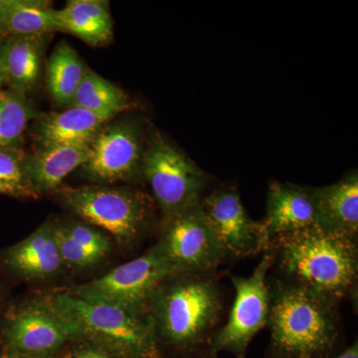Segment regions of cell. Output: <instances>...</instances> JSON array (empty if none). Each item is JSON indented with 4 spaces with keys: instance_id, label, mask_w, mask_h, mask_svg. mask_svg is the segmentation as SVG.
<instances>
[{
    "instance_id": "6da1fadb",
    "label": "cell",
    "mask_w": 358,
    "mask_h": 358,
    "mask_svg": "<svg viewBox=\"0 0 358 358\" xmlns=\"http://www.w3.org/2000/svg\"><path fill=\"white\" fill-rule=\"evenodd\" d=\"M355 237L313 226L273 239L289 285L334 303L345 298L357 277Z\"/></svg>"
},
{
    "instance_id": "7a4b0ae2",
    "label": "cell",
    "mask_w": 358,
    "mask_h": 358,
    "mask_svg": "<svg viewBox=\"0 0 358 358\" xmlns=\"http://www.w3.org/2000/svg\"><path fill=\"white\" fill-rule=\"evenodd\" d=\"M221 296L203 275H176L157 288L148 307L157 334L171 345H194L217 322Z\"/></svg>"
},
{
    "instance_id": "3957f363",
    "label": "cell",
    "mask_w": 358,
    "mask_h": 358,
    "mask_svg": "<svg viewBox=\"0 0 358 358\" xmlns=\"http://www.w3.org/2000/svg\"><path fill=\"white\" fill-rule=\"evenodd\" d=\"M52 299L76 324L80 338L88 339L92 345L120 358H160L150 315L82 300L69 292Z\"/></svg>"
},
{
    "instance_id": "277c9868",
    "label": "cell",
    "mask_w": 358,
    "mask_h": 358,
    "mask_svg": "<svg viewBox=\"0 0 358 358\" xmlns=\"http://www.w3.org/2000/svg\"><path fill=\"white\" fill-rule=\"evenodd\" d=\"M333 305L289 284L271 293L268 324L275 348L289 357L312 358L331 348L338 334Z\"/></svg>"
},
{
    "instance_id": "5b68a950",
    "label": "cell",
    "mask_w": 358,
    "mask_h": 358,
    "mask_svg": "<svg viewBox=\"0 0 358 358\" xmlns=\"http://www.w3.org/2000/svg\"><path fill=\"white\" fill-rule=\"evenodd\" d=\"M59 194L71 211L108 231L122 247L134 244L150 220V200L136 190L80 186L62 188Z\"/></svg>"
},
{
    "instance_id": "8992f818",
    "label": "cell",
    "mask_w": 358,
    "mask_h": 358,
    "mask_svg": "<svg viewBox=\"0 0 358 358\" xmlns=\"http://www.w3.org/2000/svg\"><path fill=\"white\" fill-rule=\"evenodd\" d=\"M141 173L154 193L164 221L199 205L209 182L202 169L159 134L150 138Z\"/></svg>"
},
{
    "instance_id": "52a82bcc",
    "label": "cell",
    "mask_w": 358,
    "mask_h": 358,
    "mask_svg": "<svg viewBox=\"0 0 358 358\" xmlns=\"http://www.w3.org/2000/svg\"><path fill=\"white\" fill-rule=\"evenodd\" d=\"M81 339L79 329L53 299H34L9 308L0 327L3 350L50 357L70 341Z\"/></svg>"
},
{
    "instance_id": "ba28073f",
    "label": "cell",
    "mask_w": 358,
    "mask_h": 358,
    "mask_svg": "<svg viewBox=\"0 0 358 358\" xmlns=\"http://www.w3.org/2000/svg\"><path fill=\"white\" fill-rule=\"evenodd\" d=\"M173 275H176L173 268L152 247L138 258L117 266L99 279L75 287L69 293L82 300L148 315L155 291Z\"/></svg>"
},
{
    "instance_id": "9c48e42d",
    "label": "cell",
    "mask_w": 358,
    "mask_h": 358,
    "mask_svg": "<svg viewBox=\"0 0 358 358\" xmlns=\"http://www.w3.org/2000/svg\"><path fill=\"white\" fill-rule=\"evenodd\" d=\"M154 248L176 275H203L226 258L199 204L164 221Z\"/></svg>"
},
{
    "instance_id": "30bf717a",
    "label": "cell",
    "mask_w": 358,
    "mask_h": 358,
    "mask_svg": "<svg viewBox=\"0 0 358 358\" xmlns=\"http://www.w3.org/2000/svg\"><path fill=\"white\" fill-rule=\"evenodd\" d=\"M274 257L266 251L262 260L249 277H232L235 298L225 326L214 338V348L243 355L254 336L268 324L271 292L267 286L268 271Z\"/></svg>"
},
{
    "instance_id": "8fae6325",
    "label": "cell",
    "mask_w": 358,
    "mask_h": 358,
    "mask_svg": "<svg viewBox=\"0 0 358 358\" xmlns=\"http://www.w3.org/2000/svg\"><path fill=\"white\" fill-rule=\"evenodd\" d=\"M199 206L226 258L255 255L270 249L263 224L252 220L234 189H216L200 200Z\"/></svg>"
},
{
    "instance_id": "7c38bea8",
    "label": "cell",
    "mask_w": 358,
    "mask_h": 358,
    "mask_svg": "<svg viewBox=\"0 0 358 358\" xmlns=\"http://www.w3.org/2000/svg\"><path fill=\"white\" fill-rule=\"evenodd\" d=\"M143 154L140 126L131 121L115 122L103 126L92 141L83 171L96 182L129 180L141 173Z\"/></svg>"
},
{
    "instance_id": "4fadbf2b",
    "label": "cell",
    "mask_w": 358,
    "mask_h": 358,
    "mask_svg": "<svg viewBox=\"0 0 358 358\" xmlns=\"http://www.w3.org/2000/svg\"><path fill=\"white\" fill-rule=\"evenodd\" d=\"M55 226L47 221L24 240L4 250V267L27 281H43L58 275L64 264L59 253Z\"/></svg>"
},
{
    "instance_id": "5bb4252c",
    "label": "cell",
    "mask_w": 358,
    "mask_h": 358,
    "mask_svg": "<svg viewBox=\"0 0 358 358\" xmlns=\"http://www.w3.org/2000/svg\"><path fill=\"white\" fill-rule=\"evenodd\" d=\"M262 224L271 243L280 235L317 226L310 188L273 182L268 187L267 215Z\"/></svg>"
},
{
    "instance_id": "9a60e30c",
    "label": "cell",
    "mask_w": 358,
    "mask_h": 358,
    "mask_svg": "<svg viewBox=\"0 0 358 358\" xmlns=\"http://www.w3.org/2000/svg\"><path fill=\"white\" fill-rule=\"evenodd\" d=\"M317 226L348 236L358 230V176L352 173L334 185L310 188Z\"/></svg>"
},
{
    "instance_id": "2e32d148",
    "label": "cell",
    "mask_w": 358,
    "mask_h": 358,
    "mask_svg": "<svg viewBox=\"0 0 358 358\" xmlns=\"http://www.w3.org/2000/svg\"><path fill=\"white\" fill-rule=\"evenodd\" d=\"M90 155V145H62L41 147L26 155L28 178L39 195L54 192L78 167L83 166Z\"/></svg>"
},
{
    "instance_id": "e0dca14e",
    "label": "cell",
    "mask_w": 358,
    "mask_h": 358,
    "mask_svg": "<svg viewBox=\"0 0 358 358\" xmlns=\"http://www.w3.org/2000/svg\"><path fill=\"white\" fill-rule=\"evenodd\" d=\"M49 35L7 36L0 42V66L13 91L25 95L37 83Z\"/></svg>"
},
{
    "instance_id": "ac0fdd59",
    "label": "cell",
    "mask_w": 358,
    "mask_h": 358,
    "mask_svg": "<svg viewBox=\"0 0 358 358\" xmlns=\"http://www.w3.org/2000/svg\"><path fill=\"white\" fill-rule=\"evenodd\" d=\"M105 124L98 115L80 108L49 113L37 122V141L41 147L91 145Z\"/></svg>"
},
{
    "instance_id": "d6986e66",
    "label": "cell",
    "mask_w": 358,
    "mask_h": 358,
    "mask_svg": "<svg viewBox=\"0 0 358 358\" xmlns=\"http://www.w3.org/2000/svg\"><path fill=\"white\" fill-rule=\"evenodd\" d=\"M61 31L72 33L91 46H102L113 38L109 4L101 0H71L56 10Z\"/></svg>"
},
{
    "instance_id": "ffe728a7",
    "label": "cell",
    "mask_w": 358,
    "mask_h": 358,
    "mask_svg": "<svg viewBox=\"0 0 358 358\" xmlns=\"http://www.w3.org/2000/svg\"><path fill=\"white\" fill-rule=\"evenodd\" d=\"M0 31L4 36H31L61 31L55 9L38 0H0Z\"/></svg>"
},
{
    "instance_id": "44dd1931",
    "label": "cell",
    "mask_w": 358,
    "mask_h": 358,
    "mask_svg": "<svg viewBox=\"0 0 358 358\" xmlns=\"http://www.w3.org/2000/svg\"><path fill=\"white\" fill-rule=\"evenodd\" d=\"M71 105L88 110L107 122L131 107L128 95L120 87L88 68Z\"/></svg>"
},
{
    "instance_id": "7402d4cb",
    "label": "cell",
    "mask_w": 358,
    "mask_h": 358,
    "mask_svg": "<svg viewBox=\"0 0 358 358\" xmlns=\"http://www.w3.org/2000/svg\"><path fill=\"white\" fill-rule=\"evenodd\" d=\"M47 87L52 98L61 105L72 103L87 68L75 49L61 42L47 63Z\"/></svg>"
},
{
    "instance_id": "603a6c76",
    "label": "cell",
    "mask_w": 358,
    "mask_h": 358,
    "mask_svg": "<svg viewBox=\"0 0 358 358\" xmlns=\"http://www.w3.org/2000/svg\"><path fill=\"white\" fill-rule=\"evenodd\" d=\"M33 115L24 95L0 89V148H15Z\"/></svg>"
},
{
    "instance_id": "cb8c5ba5",
    "label": "cell",
    "mask_w": 358,
    "mask_h": 358,
    "mask_svg": "<svg viewBox=\"0 0 358 358\" xmlns=\"http://www.w3.org/2000/svg\"><path fill=\"white\" fill-rule=\"evenodd\" d=\"M26 155L16 148H0V194L16 199L40 196L25 171Z\"/></svg>"
},
{
    "instance_id": "d4e9b609",
    "label": "cell",
    "mask_w": 358,
    "mask_h": 358,
    "mask_svg": "<svg viewBox=\"0 0 358 358\" xmlns=\"http://www.w3.org/2000/svg\"><path fill=\"white\" fill-rule=\"evenodd\" d=\"M55 236L59 253L64 266L84 268L98 263L86 249L73 239L65 225L55 226Z\"/></svg>"
},
{
    "instance_id": "484cf974",
    "label": "cell",
    "mask_w": 358,
    "mask_h": 358,
    "mask_svg": "<svg viewBox=\"0 0 358 358\" xmlns=\"http://www.w3.org/2000/svg\"><path fill=\"white\" fill-rule=\"evenodd\" d=\"M65 226L73 239L86 249L96 259V262L110 253L112 247L109 238L106 237L103 233L83 224Z\"/></svg>"
},
{
    "instance_id": "4316f807",
    "label": "cell",
    "mask_w": 358,
    "mask_h": 358,
    "mask_svg": "<svg viewBox=\"0 0 358 358\" xmlns=\"http://www.w3.org/2000/svg\"><path fill=\"white\" fill-rule=\"evenodd\" d=\"M70 358H114V355L96 345L82 346Z\"/></svg>"
},
{
    "instance_id": "83f0119b",
    "label": "cell",
    "mask_w": 358,
    "mask_h": 358,
    "mask_svg": "<svg viewBox=\"0 0 358 358\" xmlns=\"http://www.w3.org/2000/svg\"><path fill=\"white\" fill-rule=\"evenodd\" d=\"M0 358H50V357H37V355H23V353L8 352L3 350Z\"/></svg>"
},
{
    "instance_id": "f1b7e54d",
    "label": "cell",
    "mask_w": 358,
    "mask_h": 358,
    "mask_svg": "<svg viewBox=\"0 0 358 358\" xmlns=\"http://www.w3.org/2000/svg\"><path fill=\"white\" fill-rule=\"evenodd\" d=\"M336 358H358L357 343H355V345L350 346L348 350H345V352L341 353L339 357Z\"/></svg>"
},
{
    "instance_id": "f546056e",
    "label": "cell",
    "mask_w": 358,
    "mask_h": 358,
    "mask_svg": "<svg viewBox=\"0 0 358 358\" xmlns=\"http://www.w3.org/2000/svg\"><path fill=\"white\" fill-rule=\"evenodd\" d=\"M6 83V75H4L3 70H2L1 66H0V89H1L2 86Z\"/></svg>"
},
{
    "instance_id": "4dcf8cb0",
    "label": "cell",
    "mask_w": 358,
    "mask_h": 358,
    "mask_svg": "<svg viewBox=\"0 0 358 358\" xmlns=\"http://www.w3.org/2000/svg\"><path fill=\"white\" fill-rule=\"evenodd\" d=\"M4 38H6V36H4V35L2 34L1 31H0V42H1L2 40H3Z\"/></svg>"
}]
</instances>
